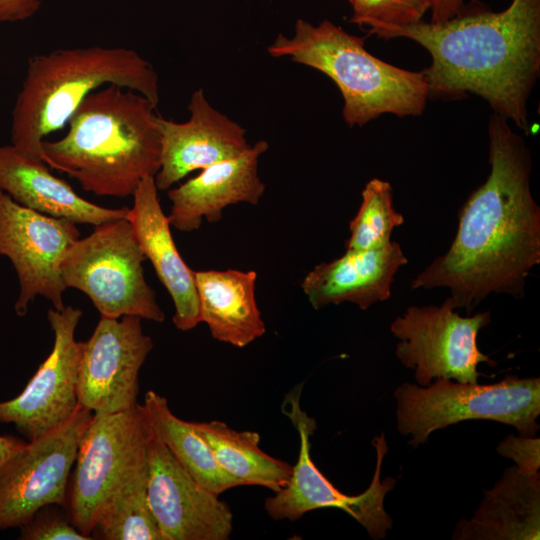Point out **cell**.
Segmentation results:
<instances>
[{
  "instance_id": "obj_1",
  "label": "cell",
  "mask_w": 540,
  "mask_h": 540,
  "mask_svg": "<svg viewBox=\"0 0 540 540\" xmlns=\"http://www.w3.org/2000/svg\"><path fill=\"white\" fill-rule=\"evenodd\" d=\"M490 173L459 212L456 236L411 282L412 289L447 288L467 314L492 293L521 298L540 263V208L530 189L531 154L508 120L488 124Z\"/></svg>"
},
{
  "instance_id": "obj_2",
  "label": "cell",
  "mask_w": 540,
  "mask_h": 540,
  "mask_svg": "<svg viewBox=\"0 0 540 540\" xmlns=\"http://www.w3.org/2000/svg\"><path fill=\"white\" fill-rule=\"evenodd\" d=\"M369 34L404 37L424 47L429 96L482 97L494 112L527 131V103L540 71V0H513L503 11L480 5L443 22L371 24Z\"/></svg>"
},
{
  "instance_id": "obj_3",
  "label": "cell",
  "mask_w": 540,
  "mask_h": 540,
  "mask_svg": "<svg viewBox=\"0 0 540 540\" xmlns=\"http://www.w3.org/2000/svg\"><path fill=\"white\" fill-rule=\"evenodd\" d=\"M157 105L137 91L105 85L85 97L55 141L43 140V161L82 189L126 198L160 169Z\"/></svg>"
},
{
  "instance_id": "obj_4",
  "label": "cell",
  "mask_w": 540,
  "mask_h": 540,
  "mask_svg": "<svg viewBox=\"0 0 540 540\" xmlns=\"http://www.w3.org/2000/svg\"><path fill=\"white\" fill-rule=\"evenodd\" d=\"M109 84L137 91L158 106V75L132 49L88 46L31 56L12 110L11 145L43 161L44 138L62 129L86 96Z\"/></svg>"
},
{
  "instance_id": "obj_5",
  "label": "cell",
  "mask_w": 540,
  "mask_h": 540,
  "mask_svg": "<svg viewBox=\"0 0 540 540\" xmlns=\"http://www.w3.org/2000/svg\"><path fill=\"white\" fill-rule=\"evenodd\" d=\"M268 53L276 58L289 57L331 78L343 97L342 116L350 127L364 126L385 113L419 116L429 98L423 71H409L382 61L365 49L364 38L328 20L317 26L297 20L294 34H279Z\"/></svg>"
},
{
  "instance_id": "obj_6",
  "label": "cell",
  "mask_w": 540,
  "mask_h": 540,
  "mask_svg": "<svg viewBox=\"0 0 540 540\" xmlns=\"http://www.w3.org/2000/svg\"><path fill=\"white\" fill-rule=\"evenodd\" d=\"M397 428L417 448L429 435L464 420L483 419L514 426L522 437L539 430L540 378L507 376L494 384L436 378L428 386L403 383L394 392Z\"/></svg>"
},
{
  "instance_id": "obj_7",
  "label": "cell",
  "mask_w": 540,
  "mask_h": 540,
  "mask_svg": "<svg viewBox=\"0 0 540 540\" xmlns=\"http://www.w3.org/2000/svg\"><path fill=\"white\" fill-rule=\"evenodd\" d=\"M152 430L143 405L93 413L75 460L67 507L70 522L91 536L106 504L125 486L148 477Z\"/></svg>"
},
{
  "instance_id": "obj_8",
  "label": "cell",
  "mask_w": 540,
  "mask_h": 540,
  "mask_svg": "<svg viewBox=\"0 0 540 540\" xmlns=\"http://www.w3.org/2000/svg\"><path fill=\"white\" fill-rule=\"evenodd\" d=\"M145 259L130 222L116 219L73 243L61 262V277L66 288L90 298L100 317L163 322L165 314L144 276Z\"/></svg>"
},
{
  "instance_id": "obj_9",
  "label": "cell",
  "mask_w": 540,
  "mask_h": 540,
  "mask_svg": "<svg viewBox=\"0 0 540 540\" xmlns=\"http://www.w3.org/2000/svg\"><path fill=\"white\" fill-rule=\"evenodd\" d=\"M302 385L290 391L282 404V412L296 428L300 447L298 460L288 484L265 500L267 514L274 520L296 521L307 512L321 508L341 509L362 525L373 539H383L392 529L393 519L384 508L386 494L396 480L386 477L381 481V468L388 452L385 434L376 436L372 443L376 449V467L368 488L359 495L340 492L312 461L310 437L317 428L316 421L300 406Z\"/></svg>"
},
{
  "instance_id": "obj_10",
  "label": "cell",
  "mask_w": 540,
  "mask_h": 540,
  "mask_svg": "<svg viewBox=\"0 0 540 540\" xmlns=\"http://www.w3.org/2000/svg\"><path fill=\"white\" fill-rule=\"evenodd\" d=\"M448 297L441 306H410L390 326L399 339L396 355L414 370L420 386L436 378L477 383L480 363L494 365L477 346V335L491 321L489 311L462 317Z\"/></svg>"
},
{
  "instance_id": "obj_11",
  "label": "cell",
  "mask_w": 540,
  "mask_h": 540,
  "mask_svg": "<svg viewBox=\"0 0 540 540\" xmlns=\"http://www.w3.org/2000/svg\"><path fill=\"white\" fill-rule=\"evenodd\" d=\"M92 416L79 405L68 420L28 441L0 467V531L21 528L44 507L67 506L69 475Z\"/></svg>"
},
{
  "instance_id": "obj_12",
  "label": "cell",
  "mask_w": 540,
  "mask_h": 540,
  "mask_svg": "<svg viewBox=\"0 0 540 540\" xmlns=\"http://www.w3.org/2000/svg\"><path fill=\"white\" fill-rule=\"evenodd\" d=\"M79 238L76 223L22 206L0 189V255L10 260L17 274L14 309L18 316L26 315L38 295L55 309L65 307L60 265Z\"/></svg>"
},
{
  "instance_id": "obj_13",
  "label": "cell",
  "mask_w": 540,
  "mask_h": 540,
  "mask_svg": "<svg viewBox=\"0 0 540 540\" xmlns=\"http://www.w3.org/2000/svg\"><path fill=\"white\" fill-rule=\"evenodd\" d=\"M82 311L73 306L50 309L53 348L23 391L0 401V422L13 424L31 441L68 420L79 407L77 384L82 341L75 331Z\"/></svg>"
},
{
  "instance_id": "obj_14",
  "label": "cell",
  "mask_w": 540,
  "mask_h": 540,
  "mask_svg": "<svg viewBox=\"0 0 540 540\" xmlns=\"http://www.w3.org/2000/svg\"><path fill=\"white\" fill-rule=\"evenodd\" d=\"M141 320L100 317L90 338L82 341L77 384L81 407L112 414L137 404L139 372L153 348Z\"/></svg>"
},
{
  "instance_id": "obj_15",
  "label": "cell",
  "mask_w": 540,
  "mask_h": 540,
  "mask_svg": "<svg viewBox=\"0 0 540 540\" xmlns=\"http://www.w3.org/2000/svg\"><path fill=\"white\" fill-rule=\"evenodd\" d=\"M219 496L202 487L152 434L147 498L162 540H227L233 515Z\"/></svg>"
},
{
  "instance_id": "obj_16",
  "label": "cell",
  "mask_w": 540,
  "mask_h": 540,
  "mask_svg": "<svg viewBox=\"0 0 540 540\" xmlns=\"http://www.w3.org/2000/svg\"><path fill=\"white\" fill-rule=\"evenodd\" d=\"M190 118L178 123L156 115L160 134L161 164L154 176L158 190H169L196 170L239 156L251 145L246 131L215 109L201 88L188 104Z\"/></svg>"
},
{
  "instance_id": "obj_17",
  "label": "cell",
  "mask_w": 540,
  "mask_h": 540,
  "mask_svg": "<svg viewBox=\"0 0 540 540\" xmlns=\"http://www.w3.org/2000/svg\"><path fill=\"white\" fill-rule=\"evenodd\" d=\"M260 140L237 157L214 163L168 190L170 225L181 232L198 230L203 219L216 223L223 210L234 204L257 205L265 192L258 174L260 156L268 150Z\"/></svg>"
},
{
  "instance_id": "obj_18",
  "label": "cell",
  "mask_w": 540,
  "mask_h": 540,
  "mask_svg": "<svg viewBox=\"0 0 540 540\" xmlns=\"http://www.w3.org/2000/svg\"><path fill=\"white\" fill-rule=\"evenodd\" d=\"M154 177L144 178L133 193L126 219L154 271L168 291L175 308L173 323L189 331L200 323L194 271L185 263L174 243L168 216L164 214Z\"/></svg>"
},
{
  "instance_id": "obj_19",
  "label": "cell",
  "mask_w": 540,
  "mask_h": 540,
  "mask_svg": "<svg viewBox=\"0 0 540 540\" xmlns=\"http://www.w3.org/2000/svg\"><path fill=\"white\" fill-rule=\"evenodd\" d=\"M408 263L401 246L391 241L369 250H346L339 258L316 265L304 277L301 288L311 306L349 302L367 310L391 295L397 271Z\"/></svg>"
},
{
  "instance_id": "obj_20",
  "label": "cell",
  "mask_w": 540,
  "mask_h": 540,
  "mask_svg": "<svg viewBox=\"0 0 540 540\" xmlns=\"http://www.w3.org/2000/svg\"><path fill=\"white\" fill-rule=\"evenodd\" d=\"M0 189L22 206L76 224L97 226L126 218L129 210L87 201L43 161L25 156L11 144H0Z\"/></svg>"
},
{
  "instance_id": "obj_21",
  "label": "cell",
  "mask_w": 540,
  "mask_h": 540,
  "mask_svg": "<svg viewBox=\"0 0 540 540\" xmlns=\"http://www.w3.org/2000/svg\"><path fill=\"white\" fill-rule=\"evenodd\" d=\"M540 476L516 467L504 471L469 520H461L456 540H538L540 537Z\"/></svg>"
},
{
  "instance_id": "obj_22",
  "label": "cell",
  "mask_w": 540,
  "mask_h": 540,
  "mask_svg": "<svg viewBox=\"0 0 540 540\" xmlns=\"http://www.w3.org/2000/svg\"><path fill=\"white\" fill-rule=\"evenodd\" d=\"M194 276L200 322L207 324L215 340L244 348L265 334L254 270L210 269L194 271Z\"/></svg>"
},
{
  "instance_id": "obj_23",
  "label": "cell",
  "mask_w": 540,
  "mask_h": 540,
  "mask_svg": "<svg viewBox=\"0 0 540 540\" xmlns=\"http://www.w3.org/2000/svg\"><path fill=\"white\" fill-rule=\"evenodd\" d=\"M152 434L202 487L219 496L239 482L217 461L214 452L192 422L175 416L165 397L149 390L143 404Z\"/></svg>"
},
{
  "instance_id": "obj_24",
  "label": "cell",
  "mask_w": 540,
  "mask_h": 540,
  "mask_svg": "<svg viewBox=\"0 0 540 540\" xmlns=\"http://www.w3.org/2000/svg\"><path fill=\"white\" fill-rule=\"evenodd\" d=\"M192 423L210 445L220 466L240 486L258 485L275 493L288 484L293 466L261 450L257 432L237 431L218 420Z\"/></svg>"
},
{
  "instance_id": "obj_25",
  "label": "cell",
  "mask_w": 540,
  "mask_h": 540,
  "mask_svg": "<svg viewBox=\"0 0 540 540\" xmlns=\"http://www.w3.org/2000/svg\"><path fill=\"white\" fill-rule=\"evenodd\" d=\"M147 478L121 489L102 509L93 531L106 540H162L148 503Z\"/></svg>"
},
{
  "instance_id": "obj_26",
  "label": "cell",
  "mask_w": 540,
  "mask_h": 540,
  "mask_svg": "<svg viewBox=\"0 0 540 540\" xmlns=\"http://www.w3.org/2000/svg\"><path fill=\"white\" fill-rule=\"evenodd\" d=\"M403 216L393 206V189L389 182L374 178L362 191V202L349 223L350 236L346 250L377 249L389 244L395 227Z\"/></svg>"
},
{
  "instance_id": "obj_27",
  "label": "cell",
  "mask_w": 540,
  "mask_h": 540,
  "mask_svg": "<svg viewBox=\"0 0 540 540\" xmlns=\"http://www.w3.org/2000/svg\"><path fill=\"white\" fill-rule=\"evenodd\" d=\"M352 23L409 26L422 21L433 0H349Z\"/></svg>"
},
{
  "instance_id": "obj_28",
  "label": "cell",
  "mask_w": 540,
  "mask_h": 540,
  "mask_svg": "<svg viewBox=\"0 0 540 540\" xmlns=\"http://www.w3.org/2000/svg\"><path fill=\"white\" fill-rule=\"evenodd\" d=\"M20 539L23 540H90L93 537L81 533L71 522L56 512L41 509L28 523L23 525Z\"/></svg>"
},
{
  "instance_id": "obj_29",
  "label": "cell",
  "mask_w": 540,
  "mask_h": 540,
  "mask_svg": "<svg viewBox=\"0 0 540 540\" xmlns=\"http://www.w3.org/2000/svg\"><path fill=\"white\" fill-rule=\"evenodd\" d=\"M503 457L512 459L516 468L525 474H538L540 467V439L509 435L496 447Z\"/></svg>"
},
{
  "instance_id": "obj_30",
  "label": "cell",
  "mask_w": 540,
  "mask_h": 540,
  "mask_svg": "<svg viewBox=\"0 0 540 540\" xmlns=\"http://www.w3.org/2000/svg\"><path fill=\"white\" fill-rule=\"evenodd\" d=\"M41 4L42 0H0V23L27 20Z\"/></svg>"
},
{
  "instance_id": "obj_31",
  "label": "cell",
  "mask_w": 540,
  "mask_h": 540,
  "mask_svg": "<svg viewBox=\"0 0 540 540\" xmlns=\"http://www.w3.org/2000/svg\"><path fill=\"white\" fill-rule=\"evenodd\" d=\"M464 0H433L431 22H443L458 15L465 8Z\"/></svg>"
},
{
  "instance_id": "obj_32",
  "label": "cell",
  "mask_w": 540,
  "mask_h": 540,
  "mask_svg": "<svg viewBox=\"0 0 540 540\" xmlns=\"http://www.w3.org/2000/svg\"><path fill=\"white\" fill-rule=\"evenodd\" d=\"M28 442V441H27ZM13 435L0 436V467L27 444Z\"/></svg>"
},
{
  "instance_id": "obj_33",
  "label": "cell",
  "mask_w": 540,
  "mask_h": 540,
  "mask_svg": "<svg viewBox=\"0 0 540 540\" xmlns=\"http://www.w3.org/2000/svg\"><path fill=\"white\" fill-rule=\"evenodd\" d=\"M349 1V0H348Z\"/></svg>"
}]
</instances>
